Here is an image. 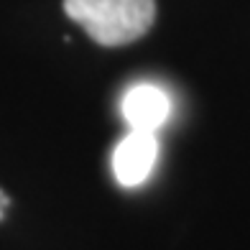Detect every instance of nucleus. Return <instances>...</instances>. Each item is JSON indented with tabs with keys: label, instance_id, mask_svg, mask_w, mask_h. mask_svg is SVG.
I'll return each mask as SVG.
<instances>
[{
	"label": "nucleus",
	"instance_id": "4",
	"mask_svg": "<svg viewBox=\"0 0 250 250\" xmlns=\"http://www.w3.org/2000/svg\"><path fill=\"white\" fill-rule=\"evenodd\" d=\"M10 204V199L3 194V191H0V220H3V212H5V207Z\"/></svg>",
	"mask_w": 250,
	"mask_h": 250
},
{
	"label": "nucleus",
	"instance_id": "2",
	"mask_svg": "<svg viewBox=\"0 0 250 250\" xmlns=\"http://www.w3.org/2000/svg\"><path fill=\"white\" fill-rule=\"evenodd\" d=\"M158 138L151 130H128L112 151V176L120 187L135 189L148 181L158 161Z\"/></svg>",
	"mask_w": 250,
	"mask_h": 250
},
{
	"label": "nucleus",
	"instance_id": "3",
	"mask_svg": "<svg viewBox=\"0 0 250 250\" xmlns=\"http://www.w3.org/2000/svg\"><path fill=\"white\" fill-rule=\"evenodd\" d=\"M120 112L130 130L156 133L171 115V97L161 87L151 82H141L125 89L120 100Z\"/></svg>",
	"mask_w": 250,
	"mask_h": 250
},
{
	"label": "nucleus",
	"instance_id": "1",
	"mask_svg": "<svg viewBox=\"0 0 250 250\" xmlns=\"http://www.w3.org/2000/svg\"><path fill=\"white\" fill-rule=\"evenodd\" d=\"M64 13L100 46H123L156 21V0H64Z\"/></svg>",
	"mask_w": 250,
	"mask_h": 250
}]
</instances>
